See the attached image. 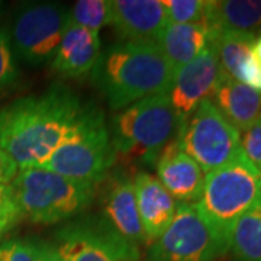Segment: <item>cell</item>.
Segmentation results:
<instances>
[{
	"instance_id": "31",
	"label": "cell",
	"mask_w": 261,
	"mask_h": 261,
	"mask_svg": "<svg viewBox=\"0 0 261 261\" xmlns=\"http://www.w3.org/2000/svg\"><path fill=\"white\" fill-rule=\"evenodd\" d=\"M252 57L255 58V61L261 65V35L255 38L254 44H252Z\"/></svg>"
},
{
	"instance_id": "26",
	"label": "cell",
	"mask_w": 261,
	"mask_h": 261,
	"mask_svg": "<svg viewBox=\"0 0 261 261\" xmlns=\"http://www.w3.org/2000/svg\"><path fill=\"white\" fill-rule=\"evenodd\" d=\"M241 149L248 161L261 173V116L248 129L241 132Z\"/></svg>"
},
{
	"instance_id": "16",
	"label": "cell",
	"mask_w": 261,
	"mask_h": 261,
	"mask_svg": "<svg viewBox=\"0 0 261 261\" xmlns=\"http://www.w3.org/2000/svg\"><path fill=\"white\" fill-rule=\"evenodd\" d=\"M102 53L99 34L68 22L51 65L65 77H80L92 73Z\"/></svg>"
},
{
	"instance_id": "20",
	"label": "cell",
	"mask_w": 261,
	"mask_h": 261,
	"mask_svg": "<svg viewBox=\"0 0 261 261\" xmlns=\"http://www.w3.org/2000/svg\"><path fill=\"white\" fill-rule=\"evenodd\" d=\"M255 35L250 32H222L212 39L216 47L219 63L225 74L238 80L244 63L252 56Z\"/></svg>"
},
{
	"instance_id": "23",
	"label": "cell",
	"mask_w": 261,
	"mask_h": 261,
	"mask_svg": "<svg viewBox=\"0 0 261 261\" xmlns=\"http://www.w3.org/2000/svg\"><path fill=\"white\" fill-rule=\"evenodd\" d=\"M19 79L18 57L8 28H0V94L13 87Z\"/></svg>"
},
{
	"instance_id": "2",
	"label": "cell",
	"mask_w": 261,
	"mask_h": 261,
	"mask_svg": "<svg viewBox=\"0 0 261 261\" xmlns=\"http://www.w3.org/2000/svg\"><path fill=\"white\" fill-rule=\"evenodd\" d=\"M173 77L155 42L118 41L103 49L92 70L93 84L116 111L149 96L167 93Z\"/></svg>"
},
{
	"instance_id": "12",
	"label": "cell",
	"mask_w": 261,
	"mask_h": 261,
	"mask_svg": "<svg viewBox=\"0 0 261 261\" xmlns=\"http://www.w3.org/2000/svg\"><path fill=\"white\" fill-rule=\"evenodd\" d=\"M163 0H113L111 25L121 41L155 42L167 25Z\"/></svg>"
},
{
	"instance_id": "5",
	"label": "cell",
	"mask_w": 261,
	"mask_h": 261,
	"mask_svg": "<svg viewBox=\"0 0 261 261\" xmlns=\"http://www.w3.org/2000/svg\"><path fill=\"white\" fill-rule=\"evenodd\" d=\"M115 159L116 152L105 115L94 105H86L77 126L38 167L80 183L97 186L106 180Z\"/></svg>"
},
{
	"instance_id": "6",
	"label": "cell",
	"mask_w": 261,
	"mask_h": 261,
	"mask_svg": "<svg viewBox=\"0 0 261 261\" xmlns=\"http://www.w3.org/2000/svg\"><path fill=\"white\" fill-rule=\"evenodd\" d=\"M109 130L116 154L155 163L164 147L177 138L180 125L167 93H161L121 109Z\"/></svg>"
},
{
	"instance_id": "24",
	"label": "cell",
	"mask_w": 261,
	"mask_h": 261,
	"mask_svg": "<svg viewBox=\"0 0 261 261\" xmlns=\"http://www.w3.org/2000/svg\"><path fill=\"white\" fill-rule=\"evenodd\" d=\"M168 23H196L205 16V0H164Z\"/></svg>"
},
{
	"instance_id": "18",
	"label": "cell",
	"mask_w": 261,
	"mask_h": 261,
	"mask_svg": "<svg viewBox=\"0 0 261 261\" xmlns=\"http://www.w3.org/2000/svg\"><path fill=\"white\" fill-rule=\"evenodd\" d=\"M211 42V34L203 22L167 23L157 39V45L176 74L193 61Z\"/></svg>"
},
{
	"instance_id": "11",
	"label": "cell",
	"mask_w": 261,
	"mask_h": 261,
	"mask_svg": "<svg viewBox=\"0 0 261 261\" xmlns=\"http://www.w3.org/2000/svg\"><path fill=\"white\" fill-rule=\"evenodd\" d=\"M221 75L222 67L212 41L193 61L174 74L167 96L180 128L200 103L211 99Z\"/></svg>"
},
{
	"instance_id": "3",
	"label": "cell",
	"mask_w": 261,
	"mask_h": 261,
	"mask_svg": "<svg viewBox=\"0 0 261 261\" xmlns=\"http://www.w3.org/2000/svg\"><path fill=\"white\" fill-rule=\"evenodd\" d=\"M195 206L229 247L235 224L244 215L261 207V173L244 155L243 149L228 164L205 174Z\"/></svg>"
},
{
	"instance_id": "30",
	"label": "cell",
	"mask_w": 261,
	"mask_h": 261,
	"mask_svg": "<svg viewBox=\"0 0 261 261\" xmlns=\"http://www.w3.org/2000/svg\"><path fill=\"white\" fill-rule=\"evenodd\" d=\"M38 261H64L54 243L38 240Z\"/></svg>"
},
{
	"instance_id": "32",
	"label": "cell",
	"mask_w": 261,
	"mask_h": 261,
	"mask_svg": "<svg viewBox=\"0 0 261 261\" xmlns=\"http://www.w3.org/2000/svg\"><path fill=\"white\" fill-rule=\"evenodd\" d=\"M6 229H8V226H6V225L0 221V235H2V232H3V231H6Z\"/></svg>"
},
{
	"instance_id": "1",
	"label": "cell",
	"mask_w": 261,
	"mask_h": 261,
	"mask_svg": "<svg viewBox=\"0 0 261 261\" xmlns=\"http://www.w3.org/2000/svg\"><path fill=\"white\" fill-rule=\"evenodd\" d=\"M86 105L67 86L20 97L0 111V147L19 170L41 166L70 135Z\"/></svg>"
},
{
	"instance_id": "8",
	"label": "cell",
	"mask_w": 261,
	"mask_h": 261,
	"mask_svg": "<svg viewBox=\"0 0 261 261\" xmlns=\"http://www.w3.org/2000/svg\"><path fill=\"white\" fill-rule=\"evenodd\" d=\"M70 22V9L54 2L27 3L15 13L9 31L18 60L32 67L49 63Z\"/></svg>"
},
{
	"instance_id": "10",
	"label": "cell",
	"mask_w": 261,
	"mask_h": 261,
	"mask_svg": "<svg viewBox=\"0 0 261 261\" xmlns=\"http://www.w3.org/2000/svg\"><path fill=\"white\" fill-rule=\"evenodd\" d=\"M54 245L64 261H141L138 247L102 216L82 218L60 228Z\"/></svg>"
},
{
	"instance_id": "14",
	"label": "cell",
	"mask_w": 261,
	"mask_h": 261,
	"mask_svg": "<svg viewBox=\"0 0 261 261\" xmlns=\"http://www.w3.org/2000/svg\"><path fill=\"white\" fill-rule=\"evenodd\" d=\"M155 164L159 181L176 202L196 203L199 200L205 183V173L181 151L177 140L164 147Z\"/></svg>"
},
{
	"instance_id": "21",
	"label": "cell",
	"mask_w": 261,
	"mask_h": 261,
	"mask_svg": "<svg viewBox=\"0 0 261 261\" xmlns=\"http://www.w3.org/2000/svg\"><path fill=\"white\" fill-rule=\"evenodd\" d=\"M229 250L237 261H261V207L244 215L235 224Z\"/></svg>"
},
{
	"instance_id": "17",
	"label": "cell",
	"mask_w": 261,
	"mask_h": 261,
	"mask_svg": "<svg viewBox=\"0 0 261 261\" xmlns=\"http://www.w3.org/2000/svg\"><path fill=\"white\" fill-rule=\"evenodd\" d=\"M211 100L226 121L240 132L248 129L261 116V93L235 80L222 70Z\"/></svg>"
},
{
	"instance_id": "29",
	"label": "cell",
	"mask_w": 261,
	"mask_h": 261,
	"mask_svg": "<svg viewBox=\"0 0 261 261\" xmlns=\"http://www.w3.org/2000/svg\"><path fill=\"white\" fill-rule=\"evenodd\" d=\"M19 168L10 155L0 147V185H10L16 177Z\"/></svg>"
},
{
	"instance_id": "19",
	"label": "cell",
	"mask_w": 261,
	"mask_h": 261,
	"mask_svg": "<svg viewBox=\"0 0 261 261\" xmlns=\"http://www.w3.org/2000/svg\"><path fill=\"white\" fill-rule=\"evenodd\" d=\"M203 23L211 41L222 32H250L261 29V0L206 2Z\"/></svg>"
},
{
	"instance_id": "9",
	"label": "cell",
	"mask_w": 261,
	"mask_h": 261,
	"mask_svg": "<svg viewBox=\"0 0 261 261\" xmlns=\"http://www.w3.org/2000/svg\"><path fill=\"white\" fill-rule=\"evenodd\" d=\"M228 250L195 203H180L167 229L151 241L147 261H216Z\"/></svg>"
},
{
	"instance_id": "13",
	"label": "cell",
	"mask_w": 261,
	"mask_h": 261,
	"mask_svg": "<svg viewBox=\"0 0 261 261\" xmlns=\"http://www.w3.org/2000/svg\"><path fill=\"white\" fill-rule=\"evenodd\" d=\"M102 207L103 219L126 241L137 247L147 243L135 199L134 178L123 173L111 176L103 193Z\"/></svg>"
},
{
	"instance_id": "28",
	"label": "cell",
	"mask_w": 261,
	"mask_h": 261,
	"mask_svg": "<svg viewBox=\"0 0 261 261\" xmlns=\"http://www.w3.org/2000/svg\"><path fill=\"white\" fill-rule=\"evenodd\" d=\"M238 82L247 84L254 90L261 93V65L255 61L254 57H250L240 70Z\"/></svg>"
},
{
	"instance_id": "7",
	"label": "cell",
	"mask_w": 261,
	"mask_h": 261,
	"mask_svg": "<svg viewBox=\"0 0 261 261\" xmlns=\"http://www.w3.org/2000/svg\"><path fill=\"white\" fill-rule=\"evenodd\" d=\"M177 144L207 174L232 161L241 152V132L205 99L178 130Z\"/></svg>"
},
{
	"instance_id": "27",
	"label": "cell",
	"mask_w": 261,
	"mask_h": 261,
	"mask_svg": "<svg viewBox=\"0 0 261 261\" xmlns=\"http://www.w3.org/2000/svg\"><path fill=\"white\" fill-rule=\"evenodd\" d=\"M20 219L18 206L9 185H0V221L10 228Z\"/></svg>"
},
{
	"instance_id": "25",
	"label": "cell",
	"mask_w": 261,
	"mask_h": 261,
	"mask_svg": "<svg viewBox=\"0 0 261 261\" xmlns=\"http://www.w3.org/2000/svg\"><path fill=\"white\" fill-rule=\"evenodd\" d=\"M0 261H38V240H8L0 244Z\"/></svg>"
},
{
	"instance_id": "4",
	"label": "cell",
	"mask_w": 261,
	"mask_h": 261,
	"mask_svg": "<svg viewBox=\"0 0 261 261\" xmlns=\"http://www.w3.org/2000/svg\"><path fill=\"white\" fill-rule=\"evenodd\" d=\"M9 186L20 218L45 225L65 222L83 214L96 193V186L42 167L19 170Z\"/></svg>"
},
{
	"instance_id": "15",
	"label": "cell",
	"mask_w": 261,
	"mask_h": 261,
	"mask_svg": "<svg viewBox=\"0 0 261 261\" xmlns=\"http://www.w3.org/2000/svg\"><path fill=\"white\" fill-rule=\"evenodd\" d=\"M135 199L147 241L157 240L171 224L178 203L159 178L141 171L134 178Z\"/></svg>"
},
{
	"instance_id": "22",
	"label": "cell",
	"mask_w": 261,
	"mask_h": 261,
	"mask_svg": "<svg viewBox=\"0 0 261 261\" xmlns=\"http://www.w3.org/2000/svg\"><path fill=\"white\" fill-rule=\"evenodd\" d=\"M70 22L99 34L103 27L111 25V2L79 0L70 9Z\"/></svg>"
}]
</instances>
